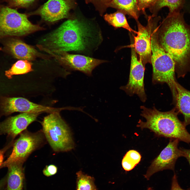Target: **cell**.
<instances>
[{"mask_svg":"<svg viewBox=\"0 0 190 190\" xmlns=\"http://www.w3.org/2000/svg\"><path fill=\"white\" fill-rule=\"evenodd\" d=\"M158 42L172 58L178 78L190 72V25L180 12L168 13L157 29Z\"/></svg>","mask_w":190,"mask_h":190,"instance_id":"6da1fadb","label":"cell"},{"mask_svg":"<svg viewBox=\"0 0 190 190\" xmlns=\"http://www.w3.org/2000/svg\"><path fill=\"white\" fill-rule=\"evenodd\" d=\"M140 115L145 119H140L137 125L141 130L147 129L159 137L177 139L190 143V134L183 122L179 119V114L175 107L170 111L162 112L154 106L152 108L141 106Z\"/></svg>","mask_w":190,"mask_h":190,"instance_id":"7a4b0ae2","label":"cell"},{"mask_svg":"<svg viewBox=\"0 0 190 190\" xmlns=\"http://www.w3.org/2000/svg\"><path fill=\"white\" fill-rule=\"evenodd\" d=\"M158 22H152L151 34L153 67L152 81L154 84L166 83L169 87L173 97V102L176 101L177 94L175 75V64L171 57L160 45L157 39V29Z\"/></svg>","mask_w":190,"mask_h":190,"instance_id":"3957f363","label":"cell"},{"mask_svg":"<svg viewBox=\"0 0 190 190\" xmlns=\"http://www.w3.org/2000/svg\"><path fill=\"white\" fill-rule=\"evenodd\" d=\"M41 130L45 139L55 152H65L73 149L74 143L69 127L59 112L50 113L41 122Z\"/></svg>","mask_w":190,"mask_h":190,"instance_id":"277c9868","label":"cell"},{"mask_svg":"<svg viewBox=\"0 0 190 190\" xmlns=\"http://www.w3.org/2000/svg\"><path fill=\"white\" fill-rule=\"evenodd\" d=\"M44 29L31 23L27 15L4 4L0 7V37L25 36Z\"/></svg>","mask_w":190,"mask_h":190,"instance_id":"5b68a950","label":"cell"},{"mask_svg":"<svg viewBox=\"0 0 190 190\" xmlns=\"http://www.w3.org/2000/svg\"><path fill=\"white\" fill-rule=\"evenodd\" d=\"M45 138L41 130L32 133L25 130L14 141L12 151L0 169L7 167L12 163H24L32 153L44 144Z\"/></svg>","mask_w":190,"mask_h":190,"instance_id":"8992f818","label":"cell"},{"mask_svg":"<svg viewBox=\"0 0 190 190\" xmlns=\"http://www.w3.org/2000/svg\"><path fill=\"white\" fill-rule=\"evenodd\" d=\"M39 48L68 68L80 71L88 76L91 75L93 70L96 67L107 62L84 55L70 54L65 51H51L41 46Z\"/></svg>","mask_w":190,"mask_h":190,"instance_id":"52a82bcc","label":"cell"},{"mask_svg":"<svg viewBox=\"0 0 190 190\" xmlns=\"http://www.w3.org/2000/svg\"><path fill=\"white\" fill-rule=\"evenodd\" d=\"M179 140L171 139L167 145L152 162L145 174L144 175L148 180L153 174L166 169L174 170L177 159L181 156L186 157V150L178 148Z\"/></svg>","mask_w":190,"mask_h":190,"instance_id":"ba28073f","label":"cell"},{"mask_svg":"<svg viewBox=\"0 0 190 190\" xmlns=\"http://www.w3.org/2000/svg\"><path fill=\"white\" fill-rule=\"evenodd\" d=\"M130 46L131 56L129 79L127 84L120 88L130 96L137 95L141 101L144 102L147 99L144 84L145 66L138 59L134 48L131 44Z\"/></svg>","mask_w":190,"mask_h":190,"instance_id":"9c48e42d","label":"cell"},{"mask_svg":"<svg viewBox=\"0 0 190 190\" xmlns=\"http://www.w3.org/2000/svg\"><path fill=\"white\" fill-rule=\"evenodd\" d=\"M62 110V108L51 107L34 103L22 97L0 98V117L16 112L50 113L59 112Z\"/></svg>","mask_w":190,"mask_h":190,"instance_id":"30bf717a","label":"cell"},{"mask_svg":"<svg viewBox=\"0 0 190 190\" xmlns=\"http://www.w3.org/2000/svg\"><path fill=\"white\" fill-rule=\"evenodd\" d=\"M148 23L146 26H143L139 21H136L138 31L137 35L134 36V43L131 44L134 48L139 59L144 66L148 63L151 64L152 56L151 34L152 30L153 16L147 17Z\"/></svg>","mask_w":190,"mask_h":190,"instance_id":"8fae6325","label":"cell"},{"mask_svg":"<svg viewBox=\"0 0 190 190\" xmlns=\"http://www.w3.org/2000/svg\"><path fill=\"white\" fill-rule=\"evenodd\" d=\"M77 5L75 0H49L32 13L44 20L53 22L68 18Z\"/></svg>","mask_w":190,"mask_h":190,"instance_id":"7c38bea8","label":"cell"},{"mask_svg":"<svg viewBox=\"0 0 190 190\" xmlns=\"http://www.w3.org/2000/svg\"><path fill=\"white\" fill-rule=\"evenodd\" d=\"M41 113H23L8 118L0 122V135L6 134L8 141H14L16 137L35 121Z\"/></svg>","mask_w":190,"mask_h":190,"instance_id":"4fadbf2b","label":"cell"},{"mask_svg":"<svg viewBox=\"0 0 190 190\" xmlns=\"http://www.w3.org/2000/svg\"><path fill=\"white\" fill-rule=\"evenodd\" d=\"M7 46L14 56L17 59L30 61L38 57L47 58L46 56L40 53L33 47L18 39L11 40L7 43Z\"/></svg>","mask_w":190,"mask_h":190,"instance_id":"5bb4252c","label":"cell"},{"mask_svg":"<svg viewBox=\"0 0 190 190\" xmlns=\"http://www.w3.org/2000/svg\"><path fill=\"white\" fill-rule=\"evenodd\" d=\"M23 164L14 162L7 167V190H23L24 178Z\"/></svg>","mask_w":190,"mask_h":190,"instance_id":"9a60e30c","label":"cell"},{"mask_svg":"<svg viewBox=\"0 0 190 190\" xmlns=\"http://www.w3.org/2000/svg\"><path fill=\"white\" fill-rule=\"evenodd\" d=\"M177 94L175 108L178 113L184 117L183 123L186 126L190 124V91L187 90L178 82L176 84Z\"/></svg>","mask_w":190,"mask_h":190,"instance_id":"2e32d148","label":"cell"},{"mask_svg":"<svg viewBox=\"0 0 190 190\" xmlns=\"http://www.w3.org/2000/svg\"><path fill=\"white\" fill-rule=\"evenodd\" d=\"M108 7L121 11L136 21L141 12L138 9V0H113Z\"/></svg>","mask_w":190,"mask_h":190,"instance_id":"e0dca14e","label":"cell"},{"mask_svg":"<svg viewBox=\"0 0 190 190\" xmlns=\"http://www.w3.org/2000/svg\"><path fill=\"white\" fill-rule=\"evenodd\" d=\"M123 12L117 10L112 13H106L104 15V19L110 25L116 29L122 28L132 33L137 34V31L132 29L129 24Z\"/></svg>","mask_w":190,"mask_h":190,"instance_id":"ac0fdd59","label":"cell"},{"mask_svg":"<svg viewBox=\"0 0 190 190\" xmlns=\"http://www.w3.org/2000/svg\"><path fill=\"white\" fill-rule=\"evenodd\" d=\"M185 2L186 0H157L149 9L154 16H157L159 11L164 7L168 8L169 13L178 12L184 7Z\"/></svg>","mask_w":190,"mask_h":190,"instance_id":"d6986e66","label":"cell"},{"mask_svg":"<svg viewBox=\"0 0 190 190\" xmlns=\"http://www.w3.org/2000/svg\"><path fill=\"white\" fill-rule=\"evenodd\" d=\"M32 63L27 60H20L14 64L10 69L5 72V74L8 79L13 75L22 74L32 71Z\"/></svg>","mask_w":190,"mask_h":190,"instance_id":"ffe728a7","label":"cell"},{"mask_svg":"<svg viewBox=\"0 0 190 190\" xmlns=\"http://www.w3.org/2000/svg\"><path fill=\"white\" fill-rule=\"evenodd\" d=\"M141 158V155L136 150H129L126 152L122 160L123 169L126 171L132 170L139 163Z\"/></svg>","mask_w":190,"mask_h":190,"instance_id":"44dd1931","label":"cell"},{"mask_svg":"<svg viewBox=\"0 0 190 190\" xmlns=\"http://www.w3.org/2000/svg\"><path fill=\"white\" fill-rule=\"evenodd\" d=\"M77 190H97L93 177L84 174L81 170L77 172Z\"/></svg>","mask_w":190,"mask_h":190,"instance_id":"7402d4cb","label":"cell"},{"mask_svg":"<svg viewBox=\"0 0 190 190\" xmlns=\"http://www.w3.org/2000/svg\"><path fill=\"white\" fill-rule=\"evenodd\" d=\"M113 0H86V4L91 3L94 5L96 10L102 16L106 12L109 4Z\"/></svg>","mask_w":190,"mask_h":190,"instance_id":"603a6c76","label":"cell"},{"mask_svg":"<svg viewBox=\"0 0 190 190\" xmlns=\"http://www.w3.org/2000/svg\"><path fill=\"white\" fill-rule=\"evenodd\" d=\"M35 0H6L7 6L13 8H25L31 4Z\"/></svg>","mask_w":190,"mask_h":190,"instance_id":"cb8c5ba5","label":"cell"},{"mask_svg":"<svg viewBox=\"0 0 190 190\" xmlns=\"http://www.w3.org/2000/svg\"><path fill=\"white\" fill-rule=\"evenodd\" d=\"M157 0H138V7L139 11L145 16H148L146 14L145 10L153 6Z\"/></svg>","mask_w":190,"mask_h":190,"instance_id":"d4e9b609","label":"cell"},{"mask_svg":"<svg viewBox=\"0 0 190 190\" xmlns=\"http://www.w3.org/2000/svg\"><path fill=\"white\" fill-rule=\"evenodd\" d=\"M57 167L53 164L47 165L43 170V173L45 176L49 177L54 175L57 172Z\"/></svg>","mask_w":190,"mask_h":190,"instance_id":"484cf974","label":"cell"},{"mask_svg":"<svg viewBox=\"0 0 190 190\" xmlns=\"http://www.w3.org/2000/svg\"><path fill=\"white\" fill-rule=\"evenodd\" d=\"M14 142V141H9L4 147L0 150V167L3 163L5 153L12 146Z\"/></svg>","mask_w":190,"mask_h":190,"instance_id":"4316f807","label":"cell"},{"mask_svg":"<svg viewBox=\"0 0 190 190\" xmlns=\"http://www.w3.org/2000/svg\"><path fill=\"white\" fill-rule=\"evenodd\" d=\"M170 190H190V188L185 190L182 189L179 185L176 175L175 174L172 179V182Z\"/></svg>","mask_w":190,"mask_h":190,"instance_id":"83f0119b","label":"cell"},{"mask_svg":"<svg viewBox=\"0 0 190 190\" xmlns=\"http://www.w3.org/2000/svg\"><path fill=\"white\" fill-rule=\"evenodd\" d=\"M5 179H3L0 180V190H2L5 184Z\"/></svg>","mask_w":190,"mask_h":190,"instance_id":"f1b7e54d","label":"cell"},{"mask_svg":"<svg viewBox=\"0 0 190 190\" xmlns=\"http://www.w3.org/2000/svg\"><path fill=\"white\" fill-rule=\"evenodd\" d=\"M187 155L186 158L187 159L190 165V150H186Z\"/></svg>","mask_w":190,"mask_h":190,"instance_id":"f546056e","label":"cell"},{"mask_svg":"<svg viewBox=\"0 0 190 190\" xmlns=\"http://www.w3.org/2000/svg\"><path fill=\"white\" fill-rule=\"evenodd\" d=\"M147 190H153V189L149 187L148 188Z\"/></svg>","mask_w":190,"mask_h":190,"instance_id":"4dcf8cb0","label":"cell"},{"mask_svg":"<svg viewBox=\"0 0 190 190\" xmlns=\"http://www.w3.org/2000/svg\"><path fill=\"white\" fill-rule=\"evenodd\" d=\"M188 11H189V12L190 13V4L188 6Z\"/></svg>","mask_w":190,"mask_h":190,"instance_id":"1f68e13d","label":"cell"}]
</instances>
